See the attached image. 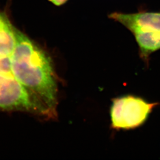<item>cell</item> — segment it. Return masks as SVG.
<instances>
[{
    "mask_svg": "<svg viewBox=\"0 0 160 160\" xmlns=\"http://www.w3.org/2000/svg\"><path fill=\"white\" fill-rule=\"evenodd\" d=\"M17 44L11 56L12 75L29 93L53 111L57 84L50 57L28 36L16 29Z\"/></svg>",
    "mask_w": 160,
    "mask_h": 160,
    "instance_id": "1",
    "label": "cell"
},
{
    "mask_svg": "<svg viewBox=\"0 0 160 160\" xmlns=\"http://www.w3.org/2000/svg\"><path fill=\"white\" fill-rule=\"evenodd\" d=\"M110 108L112 129L128 130L141 127L148 119L158 103H148L143 98L127 95L112 100Z\"/></svg>",
    "mask_w": 160,
    "mask_h": 160,
    "instance_id": "2",
    "label": "cell"
},
{
    "mask_svg": "<svg viewBox=\"0 0 160 160\" xmlns=\"http://www.w3.org/2000/svg\"><path fill=\"white\" fill-rule=\"evenodd\" d=\"M0 109L31 111L44 115L49 112L13 75H0Z\"/></svg>",
    "mask_w": 160,
    "mask_h": 160,
    "instance_id": "3",
    "label": "cell"
},
{
    "mask_svg": "<svg viewBox=\"0 0 160 160\" xmlns=\"http://www.w3.org/2000/svg\"><path fill=\"white\" fill-rule=\"evenodd\" d=\"M108 17L120 23L133 34L139 32H160V12L148 11L142 6L135 13L116 12L109 14Z\"/></svg>",
    "mask_w": 160,
    "mask_h": 160,
    "instance_id": "4",
    "label": "cell"
},
{
    "mask_svg": "<svg viewBox=\"0 0 160 160\" xmlns=\"http://www.w3.org/2000/svg\"><path fill=\"white\" fill-rule=\"evenodd\" d=\"M17 44L16 28L7 14L0 12V55L11 57Z\"/></svg>",
    "mask_w": 160,
    "mask_h": 160,
    "instance_id": "5",
    "label": "cell"
},
{
    "mask_svg": "<svg viewBox=\"0 0 160 160\" xmlns=\"http://www.w3.org/2000/svg\"><path fill=\"white\" fill-rule=\"evenodd\" d=\"M133 35L138 46L140 57L148 64L151 53L160 49V32H139Z\"/></svg>",
    "mask_w": 160,
    "mask_h": 160,
    "instance_id": "6",
    "label": "cell"
},
{
    "mask_svg": "<svg viewBox=\"0 0 160 160\" xmlns=\"http://www.w3.org/2000/svg\"><path fill=\"white\" fill-rule=\"evenodd\" d=\"M0 75H13L11 57L0 55Z\"/></svg>",
    "mask_w": 160,
    "mask_h": 160,
    "instance_id": "7",
    "label": "cell"
},
{
    "mask_svg": "<svg viewBox=\"0 0 160 160\" xmlns=\"http://www.w3.org/2000/svg\"><path fill=\"white\" fill-rule=\"evenodd\" d=\"M56 6H61L67 2L68 0H48Z\"/></svg>",
    "mask_w": 160,
    "mask_h": 160,
    "instance_id": "8",
    "label": "cell"
}]
</instances>
